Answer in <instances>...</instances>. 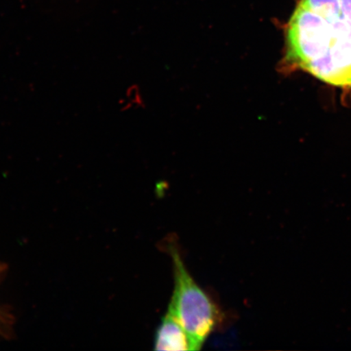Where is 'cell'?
I'll use <instances>...</instances> for the list:
<instances>
[{
	"label": "cell",
	"mask_w": 351,
	"mask_h": 351,
	"mask_svg": "<svg viewBox=\"0 0 351 351\" xmlns=\"http://www.w3.org/2000/svg\"><path fill=\"white\" fill-rule=\"evenodd\" d=\"M285 67L351 88V13H317L298 3L285 28Z\"/></svg>",
	"instance_id": "cell-1"
},
{
	"label": "cell",
	"mask_w": 351,
	"mask_h": 351,
	"mask_svg": "<svg viewBox=\"0 0 351 351\" xmlns=\"http://www.w3.org/2000/svg\"><path fill=\"white\" fill-rule=\"evenodd\" d=\"M174 271V291L169 313L185 329L194 350H199L219 320V311L186 269L173 245L169 247Z\"/></svg>",
	"instance_id": "cell-2"
},
{
	"label": "cell",
	"mask_w": 351,
	"mask_h": 351,
	"mask_svg": "<svg viewBox=\"0 0 351 351\" xmlns=\"http://www.w3.org/2000/svg\"><path fill=\"white\" fill-rule=\"evenodd\" d=\"M155 350H194L185 329L169 311H167L160 326L157 329Z\"/></svg>",
	"instance_id": "cell-3"
},
{
	"label": "cell",
	"mask_w": 351,
	"mask_h": 351,
	"mask_svg": "<svg viewBox=\"0 0 351 351\" xmlns=\"http://www.w3.org/2000/svg\"><path fill=\"white\" fill-rule=\"evenodd\" d=\"M341 10L351 12V0H341Z\"/></svg>",
	"instance_id": "cell-4"
}]
</instances>
